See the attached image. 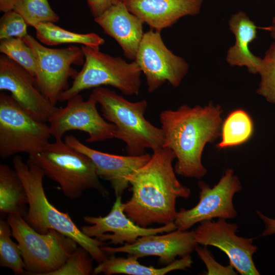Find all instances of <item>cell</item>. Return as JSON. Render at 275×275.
I'll list each match as a JSON object with an SVG mask.
<instances>
[{"mask_svg":"<svg viewBox=\"0 0 275 275\" xmlns=\"http://www.w3.org/2000/svg\"><path fill=\"white\" fill-rule=\"evenodd\" d=\"M86 1L94 18L102 14L112 5L110 0H86Z\"/></svg>","mask_w":275,"mask_h":275,"instance_id":"cell-32","label":"cell"},{"mask_svg":"<svg viewBox=\"0 0 275 275\" xmlns=\"http://www.w3.org/2000/svg\"><path fill=\"white\" fill-rule=\"evenodd\" d=\"M161 32L151 30L144 33L135 61L146 79L148 91L154 92L166 81L178 87L188 70V65L165 45Z\"/></svg>","mask_w":275,"mask_h":275,"instance_id":"cell-11","label":"cell"},{"mask_svg":"<svg viewBox=\"0 0 275 275\" xmlns=\"http://www.w3.org/2000/svg\"><path fill=\"white\" fill-rule=\"evenodd\" d=\"M257 213L265 223V229L261 236H266L275 234V219L266 216L259 211H257Z\"/></svg>","mask_w":275,"mask_h":275,"instance_id":"cell-33","label":"cell"},{"mask_svg":"<svg viewBox=\"0 0 275 275\" xmlns=\"http://www.w3.org/2000/svg\"><path fill=\"white\" fill-rule=\"evenodd\" d=\"M203 2V0H125L124 4L129 12L151 30L161 32L183 16L198 14Z\"/></svg>","mask_w":275,"mask_h":275,"instance_id":"cell-18","label":"cell"},{"mask_svg":"<svg viewBox=\"0 0 275 275\" xmlns=\"http://www.w3.org/2000/svg\"><path fill=\"white\" fill-rule=\"evenodd\" d=\"M27 27L22 16L14 10L5 12L0 19V40L23 38L28 34Z\"/></svg>","mask_w":275,"mask_h":275,"instance_id":"cell-30","label":"cell"},{"mask_svg":"<svg viewBox=\"0 0 275 275\" xmlns=\"http://www.w3.org/2000/svg\"><path fill=\"white\" fill-rule=\"evenodd\" d=\"M254 124L250 115L242 109L231 112L222 125L221 140L216 147L220 149L241 145L252 137Z\"/></svg>","mask_w":275,"mask_h":275,"instance_id":"cell-24","label":"cell"},{"mask_svg":"<svg viewBox=\"0 0 275 275\" xmlns=\"http://www.w3.org/2000/svg\"><path fill=\"white\" fill-rule=\"evenodd\" d=\"M17 0H0V11L4 13L12 10Z\"/></svg>","mask_w":275,"mask_h":275,"instance_id":"cell-34","label":"cell"},{"mask_svg":"<svg viewBox=\"0 0 275 275\" xmlns=\"http://www.w3.org/2000/svg\"><path fill=\"white\" fill-rule=\"evenodd\" d=\"M36 38L46 45L63 44H80L82 45L99 47L105 41L94 33L79 34L60 28L52 22L40 23L34 26Z\"/></svg>","mask_w":275,"mask_h":275,"instance_id":"cell-23","label":"cell"},{"mask_svg":"<svg viewBox=\"0 0 275 275\" xmlns=\"http://www.w3.org/2000/svg\"><path fill=\"white\" fill-rule=\"evenodd\" d=\"M267 31L270 33V36L275 41V17H273L272 19L271 24L266 27L258 28Z\"/></svg>","mask_w":275,"mask_h":275,"instance_id":"cell-35","label":"cell"},{"mask_svg":"<svg viewBox=\"0 0 275 275\" xmlns=\"http://www.w3.org/2000/svg\"><path fill=\"white\" fill-rule=\"evenodd\" d=\"M27 162L39 167L45 176L60 186L64 195L70 199L80 198L90 189L97 190L103 197L108 196L91 159L62 139L55 140L41 152L29 155Z\"/></svg>","mask_w":275,"mask_h":275,"instance_id":"cell-5","label":"cell"},{"mask_svg":"<svg viewBox=\"0 0 275 275\" xmlns=\"http://www.w3.org/2000/svg\"><path fill=\"white\" fill-rule=\"evenodd\" d=\"M229 25L235 43L228 50L227 62L232 66H245L251 73H258L262 58L254 55L249 49V44L257 38L258 27L242 11L231 16Z\"/></svg>","mask_w":275,"mask_h":275,"instance_id":"cell-20","label":"cell"},{"mask_svg":"<svg viewBox=\"0 0 275 275\" xmlns=\"http://www.w3.org/2000/svg\"><path fill=\"white\" fill-rule=\"evenodd\" d=\"M12 236L17 241L27 274L49 275L59 269L77 248L71 238L50 229L41 234L31 228L19 214L7 216Z\"/></svg>","mask_w":275,"mask_h":275,"instance_id":"cell-7","label":"cell"},{"mask_svg":"<svg viewBox=\"0 0 275 275\" xmlns=\"http://www.w3.org/2000/svg\"><path fill=\"white\" fill-rule=\"evenodd\" d=\"M101 107L103 118L115 125L114 138L122 141L130 156L153 152L163 146L164 134L158 128L146 119L148 103L146 100L131 102L108 88L99 87L91 93Z\"/></svg>","mask_w":275,"mask_h":275,"instance_id":"cell-4","label":"cell"},{"mask_svg":"<svg viewBox=\"0 0 275 275\" xmlns=\"http://www.w3.org/2000/svg\"><path fill=\"white\" fill-rule=\"evenodd\" d=\"M218 218L200 223L194 231L196 242L204 246H213L226 254L229 264L241 275H259L253 256L258 248L252 238L238 236V226Z\"/></svg>","mask_w":275,"mask_h":275,"instance_id":"cell-13","label":"cell"},{"mask_svg":"<svg viewBox=\"0 0 275 275\" xmlns=\"http://www.w3.org/2000/svg\"><path fill=\"white\" fill-rule=\"evenodd\" d=\"M138 258L131 256L127 258L111 255L94 268V274L106 275L125 274L129 275H163L176 270H185L190 267L193 260L190 255L176 260L161 268L147 266L140 264Z\"/></svg>","mask_w":275,"mask_h":275,"instance_id":"cell-21","label":"cell"},{"mask_svg":"<svg viewBox=\"0 0 275 275\" xmlns=\"http://www.w3.org/2000/svg\"><path fill=\"white\" fill-rule=\"evenodd\" d=\"M97 104L91 94L87 100L79 94L68 99L66 105L58 107L47 121L51 136L61 140L66 132L79 130L89 135L86 141L89 143L114 138L115 125L100 115Z\"/></svg>","mask_w":275,"mask_h":275,"instance_id":"cell-12","label":"cell"},{"mask_svg":"<svg viewBox=\"0 0 275 275\" xmlns=\"http://www.w3.org/2000/svg\"><path fill=\"white\" fill-rule=\"evenodd\" d=\"M112 5H115L120 3H124L125 0H110Z\"/></svg>","mask_w":275,"mask_h":275,"instance_id":"cell-36","label":"cell"},{"mask_svg":"<svg viewBox=\"0 0 275 275\" xmlns=\"http://www.w3.org/2000/svg\"><path fill=\"white\" fill-rule=\"evenodd\" d=\"M22 39L36 59V85L44 96L56 105L62 93L70 87L69 78L73 79L78 72L72 65L80 66L85 62L82 49L74 45L62 48H49L29 34Z\"/></svg>","mask_w":275,"mask_h":275,"instance_id":"cell-9","label":"cell"},{"mask_svg":"<svg viewBox=\"0 0 275 275\" xmlns=\"http://www.w3.org/2000/svg\"><path fill=\"white\" fill-rule=\"evenodd\" d=\"M198 244L196 242L194 231L176 229L166 233L142 236L131 243L118 247L103 246L102 250L107 255L126 253L138 259L147 257H158L162 264L168 265L176 260L190 255Z\"/></svg>","mask_w":275,"mask_h":275,"instance_id":"cell-16","label":"cell"},{"mask_svg":"<svg viewBox=\"0 0 275 275\" xmlns=\"http://www.w3.org/2000/svg\"><path fill=\"white\" fill-rule=\"evenodd\" d=\"M10 226L6 219L0 221V266L11 269L16 274L26 273L18 243L13 241Z\"/></svg>","mask_w":275,"mask_h":275,"instance_id":"cell-25","label":"cell"},{"mask_svg":"<svg viewBox=\"0 0 275 275\" xmlns=\"http://www.w3.org/2000/svg\"><path fill=\"white\" fill-rule=\"evenodd\" d=\"M195 251L201 260L205 264L207 275H235L237 272L234 267L229 264L224 266L217 262L214 259L211 253L207 249L206 246H196Z\"/></svg>","mask_w":275,"mask_h":275,"instance_id":"cell-31","label":"cell"},{"mask_svg":"<svg viewBox=\"0 0 275 275\" xmlns=\"http://www.w3.org/2000/svg\"><path fill=\"white\" fill-rule=\"evenodd\" d=\"M0 90L10 92L24 110L40 121L47 122L58 108L39 90L35 77L4 54L0 56Z\"/></svg>","mask_w":275,"mask_h":275,"instance_id":"cell-15","label":"cell"},{"mask_svg":"<svg viewBox=\"0 0 275 275\" xmlns=\"http://www.w3.org/2000/svg\"><path fill=\"white\" fill-rule=\"evenodd\" d=\"M258 73L260 75V82L257 93L275 104V41L262 59Z\"/></svg>","mask_w":275,"mask_h":275,"instance_id":"cell-28","label":"cell"},{"mask_svg":"<svg viewBox=\"0 0 275 275\" xmlns=\"http://www.w3.org/2000/svg\"><path fill=\"white\" fill-rule=\"evenodd\" d=\"M12 162L28 196V210L23 217L26 223L41 234L56 230L75 241L98 263L104 261L108 256L101 249L104 242L85 235L67 212L59 211L49 202L43 187V171L35 164L25 162L19 155H15Z\"/></svg>","mask_w":275,"mask_h":275,"instance_id":"cell-3","label":"cell"},{"mask_svg":"<svg viewBox=\"0 0 275 275\" xmlns=\"http://www.w3.org/2000/svg\"><path fill=\"white\" fill-rule=\"evenodd\" d=\"M173 151L162 147L153 151L150 160L127 177L131 197L123 204L127 216L138 225H167L174 222L178 198L187 199L191 191L178 180Z\"/></svg>","mask_w":275,"mask_h":275,"instance_id":"cell-1","label":"cell"},{"mask_svg":"<svg viewBox=\"0 0 275 275\" xmlns=\"http://www.w3.org/2000/svg\"><path fill=\"white\" fill-rule=\"evenodd\" d=\"M81 48L85 56L82 68L72 85L60 95L59 101H67L84 90L102 86H111L126 95L139 94L142 71L135 61L128 63L101 51L99 47L82 45Z\"/></svg>","mask_w":275,"mask_h":275,"instance_id":"cell-6","label":"cell"},{"mask_svg":"<svg viewBox=\"0 0 275 275\" xmlns=\"http://www.w3.org/2000/svg\"><path fill=\"white\" fill-rule=\"evenodd\" d=\"M198 185L199 202L190 209L181 208L177 212L174 222L177 229L186 231L203 221L214 218L232 219L237 216L233 200L234 195L241 190L242 185L232 169H227L212 187L203 181H199Z\"/></svg>","mask_w":275,"mask_h":275,"instance_id":"cell-10","label":"cell"},{"mask_svg":"<svg viewBox=\"0 0 275 275\" xmlns=\"http://www.w3.org/2000/svg\"><path fill=\"white\" fill-rule=\"evenodd\" d=\"M65 142L91 159L99 177L109 182L116 197L122 196L128 187L129 184L127 177L146 163L151 157L148 153L130 156L103 152L88 147L71 135L65 137Z\"/></svg>","mask_w":275,"mask_h":275,"instance_id":"cell-17","label":"cell"},{"mask_svg":"<svg viewBox=\"0 0 275 275\" xmlns=\"http://www.w3.org/2000/svg\"><path fill=\"white\" fill-rule=\"evenodd\" d=\"M222 108L210 102L205 106L184 104L161 112L159 120L164 134L163 147L173 151L177 159L176 174L201 179L207 173L202 162L205 145L221 135Z\"/></svg>","mask_w":275,"mask_h":275,"instance_id":"cell-2","label":"cell"},{"mask_svg":"<svg viewBox=\"0 0 275 275\" xmlns=\"http://www.w3.org/2000/svg\"><path fill=\"white\" fill-rule=\"evenodd\" d=\"M94 20L117 42L126 58L135 60L144 34V22L129 11L124 3L112 5Z\"/></svg>","mask_w":275,"mask_h":275,"instance_id":"cell-19","label":"cell"},{"mask_svg":"<svg viewBox=\"0 0 275 275\" xmlns=\"http://www.w3.org/2000/svg\"><path fill=\"white\" fill-rule=\"evenodd\" d=\"M0 52L15 61L35 77L36 59L31 48L22 38L12 37L1 40Z\"/></svg>","mask_w":275,"mask_h":275,"instance_id":"cell-27","label":"cell"},{"mask_svg":"<svg viewBox=\"0 0 275 275\" xmlns=\"http://www.w3.org/2000/svg\"><path fill=\"white\" fill-rule=\"evenodd\" d=\"M122 196L116 197L109 213L104 216L86 215L84 221L89 225L80 229L86 236L109 244L123 245L131 243L138 238L174 231V222L157 228H144L136 224L124 211Z\"/></svg>","mask_w":275,"mask_h":275,"instance_id":"cell-14","label":"cell"},{"mask_svg":"<svg viewBox=\"0 0 275 275\" xmlns=\"http://www.w3.org/2000/svg\"><path fill=\"white\" fill-rule=\"evenodd\" d=\"M13 10L22 16L28 25L33 27L40 23H54L60 19L48 0H17Z\"/></svg>","mask_w":275,"mask_h":275,"instance_id":"cell-26","label":"cell"},{"mask_svg":"<svg viewBox=\"0 0 275 275\" xmlns=\"http://www.w3.org/2000/svg\"><path fill=\"white\" fill-rule=\"evenodd\" d=\"M46 122L34 118L13 98L0 93V156L7 159L20 153L34 154L50 143Z\"/></svg>","mask_w":275,"mask_h":275,"instance_id":"cell-8","label":"cell"},{"mask_svg":"<svg viewBox=\"0 0 275 275\" xmlns=\"http://www.w3.org/2000/svg\"><path fill=\"white\" fill-rule=\"evenodd\" d=\"M28 196L20 177L9 166L0 164V212L3 215H25Z\"/></svg>","mask_w":275,"mask_h":275,"instance_id":"cell-22","label":"cell"},{"mask_svg":"<svg viewBox=\"0 0 275 275\" xmlns=\"http://www.w3.org/2000/svg\"><path fill=\"white\" fill-rule=\"evenodd\" d=\"M93 258L79 246L72 253L65 263L49 275H89L94 273Z\"/></svg>","mask_w":275,"mask_h":275,"instance_id":"cell-29","label":"cell"}]
</instances>
